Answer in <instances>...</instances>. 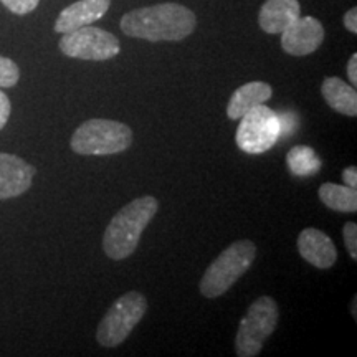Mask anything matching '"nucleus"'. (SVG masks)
<instances>
[{
    "label": "nucleus",
    "instance_id": "5",
    "mask_svg": "<svg viewBox=\"0 0 357 357\" xmlns=\"http://www.w3.org/2000/svg\"><path fill=\"white\" fill-rule=\"evenodd\" d=\"M280 310L273 298L260 296L250 305L247 316L240 321L235 337L238 357H255L261 352L266 339L278 326Z\"/></svg>",
    "mask_w": 357,
    "mask_h": 357
},
{
    "label": "nucleus",
    "instance_id": "20",
    "mask_svg": "<svg viewBox=\"0 0 357 357\" xmlns=\"http://www.w3.org/2000/svg\"><path fill=\"white\" fill-rule=\"evenodd\" d=\"M342 236H344V243L347 252L352 257V260H357V225L354 222H347L342 229Z\"/></svg>",
    "mask_w": 357,
    "mask_h": 357
},
{
    "label": "nucleus",
    "instance_id": "2",
    "mask_svg": "<svg viewBox=\"0 0 357 357\" xmlns=\"http://www.w3.org/2000/svg\"><path fill=\"white\" fill-rule=\"evenodd\" d=\"M159 211L158 199L153 195L134 199L132 202L111 218L102 235V250L114 261L124 260L136 252L142 231Z\"/></svg>",
    "mask_w": 357,
    "mask_h": 357
},
{
    "label": "nucleus",
    "instance_id": "7",
    "mask_svg": "<svg viewBox=\"0 0 357 357\" xmlns=\"http://www.w3.org/2000/svg\"><path fill=\"white\" fill-rule=\"evenodd\" d=\"M278 114L265 105H258L240 118L235 141L245 154H263L280 139Z\"/></svg>",
    "mask_w": 357,
    "mask_h": 357
},
{
    "label": "nucleus",
    "instance_id": "9",
    "mask_svg": "<svg viewBox=\"0 0 357 357\" xmlns=\"http://www.w3.org/2000/svg\"><path fill=\"white\" fill-rule=\"evenodd\" d=\"M324 42V26L314 17H298L281 32V47L293 56L311 55Z\"/></svg>",
    "mask_w": 357,
    "mask_h": 357
},
{
    "label": "nucleus",
    "instance_id": "8",
    "mask_svg": "<svg viewBox=\"0 0 357 357\" xmlns=\"http://www.w3.org/2000/svg\"><path fill=\"white\" fill-rule=\"evenodd\" d=\"M60 50L66 56L78 60L106 61L121 52V43L113 33L86 25L63 33L60 40Z\"/></svg>",
    "mask_w": 357,
    "mask_h": 357
},
{
    "label": "nucleus",
    "instance_id": "12",
    "mask_svg": "<svg viewBox=\"0 0 357 357\" xmlns=\"http://www.w3.org/2000/svg\"><path fill=\"white\" fill-rule=\"evenodd\" d=\"M111 6V0H78L60 12L55 22V32L66 33L71 30L95 24Z\"/></svg>",
    "mask_w": 357,
    "mask_h": 357
},
{
    "label": "nucleus",
    "instance_id": "15",
    "mask_svg": "<svg viewBox=\"0 0 357 357\" xmlns=\"http://www.w3.org/2000/svg\"><path fill=\"white\" fill-rule=\"evenodd\" d=\"M321 93H323L324 100L329 105V108H333L339 114L356 118L357 91L352 84L342 82V79L337 77H329L323 82Z\"/></svg>",
    "mask_w": 357,
    "mask_h": 357
},
{
    "label": "nucleus",
    "instance_id": "4",
    "mask_svg": "<svg viewBox=\"0 0 357 357\" xmlns=\"http://www.w3.org/2000/svg\"><path fill=\"white\" fill-rule=\"evenodd\" d=\"M132 131L124 123L113 119H88L71 136L73 153L82 155H111L129 149Z\"/></svg>",
    "mask_w": 357,
    "mask_h": 357
},
{
    "label": "nucleus",
    "instance_id": "6",
    "mask_svg": "<svg viewBox=\"0 0 357 357\" xmlns=\"http://www.w3.org/2000/svg\"><path fill=\"white\" fill-rule=\"evenodd\" d=\"M146 311L147 300L144 294L129 291L119 296L98 324V342L102 347L123 344L132 333V329L144 318Z\"/></svg>",
    "mask_w": 357,
    "mask_h": 357
},
{
    "label": "nucleus",
    "instance_id": "26",
    "mask_svg": "<svg viewBox=\"0 0 357 357\" xmlns=\"http://www.w3.org/2000/svg\"><path fill=\"white\" fill-rule=\"evenodd\" d=\"M356 298H354V300H352V316H354V319L357 318V312H356Z\"/></svg>",
    "mask_w": 357,
    "mask_h": 357
},
{
    "label": "nucleus",
    "instance_id": "22",
    "mask_svg": "<svg viewBox=\"0 0 357 357\" xmlns=\"http://www.w3.org/2000/svg\"><path fill=\"white\" fill-rule=\"evenodd\" d=\"M10 100H8V96L0 89V129H3V126L7 124L8 118H10Z\"/></svg>",
    "mask_w": 357,
    "mask_h": 357
},
{
    "label": "nucleus",
    "instance_id": "16",
    "mask_svg": "<svg viewBox=\"0 0 357 357\" xmlns=\"http://www.w3.org/2000/svg\"><path fill=\"white\" fill-rule=\"evenodd\" d=\"M319 200L326 207L336 212L354 213L357 211V192L347 185L326 182L319 187Z\"/></svg>",
    "mask_w": 357,
    "mask_h": 357
},
{
    "label": "nucleus",
    "instance_id": "23",
    "mask_svg": "<svg viewBox=\"0 0 357 357\" xmlns=\"http://www.w3.org/2000/svg\"><path fill=\"white\" fill-rule=\"evenodd\" d=\"M344 26L351 33H357V8L352 7L344 15Z\"/></svg>",
    "mask_w": 357,
    "mask_h": 357
},
{
    "label": "nucleus",
    "instance_id": "10",
    "mask_svg": "<svg viewBox=\"0 0 357 357\" xmlns=\"http://www.w3.org/2000/svg\"><path fill=\"white\" fill-rule=\"evenodd\" d=\"M35 176L30 166L15 154L0 153V200L19 197L30 189Z\"/></svg>",
    "mask_w": 357,
    "mask_h": 357
},
{
    "label": "nucleus",
    "instance_id": "3",
    "mask_svg": "<svg viewBox=\"0 0 357 357\" xmlns=\"http://www.w3.org/2000/svg\"><path fill=\"white\" fill-rule=\"evenodd\" d=\"M257 258V245L250 240L231 243L208 265L200 280V293L208 300L225 294L250 270Z\"/></svg>",
    "mask_w": 357,
    "mask_h": 357
},
{
    "label": "nucleus",
    "instance_id": "11",
    "mask_svg": "<svg viewBox=\"0 0 357 357\" xmlns=\"http://www.w3.org/2000/svg\"><path fill=\"white\" fill-rule=\"evenodd\" d=\"M298 250L303 260L319 270H328L337 260V250L331 236L311 227L303 230L298 236Z\"/></svg>",
    "mask_w": 357,
    "mask_h": 357
},
{
    "label": "nucleus",
    "instance_id": "17",
    "mask_svg": "<svg viewBox=\"0 0 357 357\" xmlns=\"http://www.w3.org/2000/svg\"><path fill=\"white\" fill-rule=\"evenodd\" d=\"M289 171L296 177L314 176L321 169V159L310 146H294L287 155Z\"/></svg>",
    "mask_w": 357,
    "mask_h": 357
},
{
    "label": "nucleus",
    "instance_id": "1",
    "mask_svg": "<svg viewBox=\"0 0 357 357\" xmlns=\"http://www.w3.org/2000/svg\"><path fill=\"white\" fill-rule=\"evenodd\" d=\"M194 12L181 3H158L128 12L121 19V30L128 37L149 42H178L195 30Z\"/></svg>",
    "mask_w": 357,
    "mask_h": 357
},
{
    "label": "nucleus",
    "instance_id": "25",
    "mask_svg": "<svg viewBox=\"0 0 357 357\" xmlns=\"http://www.w3.org/2000/svg\"><path fill=\"white\" fill-rule=\"evenodd\" d=\"M347 77H349L352 86H356L357 84V55L356 53L349 58V61H347Z\"/></svg>",
    "mask_w": 357,
    "mask_h": 357
},
{
    "label": "nucleus",
    "instance_id": "21",
    "mask_svg": "<svg viewBox=\"0 0 357 357\" xmlns=\"http://www.w3.org/2000/svg\"><path fill=\"white\" fill-rule=\"evenodd\" d=\"M278 121H280V136H291V134L296 131L298 128V118L293 113H283L278 114Z\"/></svg>",
    "mask_w": 357,
    "mask_h": 357
},
{
    "label": "nucleus",
    "instance_id": "18",
    "mask_svg": "<svg viewBox=\"0 0 357 357\" xmlns=\"http://www.w3.org/2000/svg\"><path fill=\"white\" fill-rule=\"evenodd\" d=\"M20 70L10 58L0 56V88H12L19 83Z\"/></svg>",
    "mask_w": 357,
    "mask_h": 357
},
{
    "label": "nucleus",
    "instance_id": "13",
    "mask_svg": "<svg viewBox=\"0 0 357 357\" xmlns=\"http://www.w3.org/2000/svg\"><path fill=\"white\" fill-rule=\"evenodd\" d=\"M301 15L298 0H266L261 6L258 24L263 32L275 35L281 33Z\"/></svg>",
    "mask_w": 357,
    "mask_h": 357
},
{
    "label": "nucleus",
    "instance_id": "14",
    "mask_svg": "<svg viewBox=\"0 0 357 357\" xmlns=\"http://www.w3.org/2000/svg\"><path fill=\"white\" fill-rule=\"evenodd\" d=\"M273 96V88L265 82H252L243 84L231 95L229 106H227V116L230 119H240L245 113L255 108L258 105H265Z\"/></svg>",
    "mask_w": 357,
    "mask_h": 357
},
{
    "label": "nucleus",
    "instance_id": "24",
    "mask_svg": "<svg viewBox=\"0 0 357 357\" xmlns=\"http://www.w3.org/2000/svg\"><path fill=\"white\" fill-rule=\"evenodd\" d=\"M342 181H344V185L356 189L357 187V169L354 166L346 167L344 171H342Z\"/></svg>",
    "mask_w": 357,
    "mask_h": 357
},
{
    "label": "nucleus",
    "instance_id": "19",
    "mask_svg": "<svg viewBox=\"0 0 357 357\" xmlns=\"http://www.w3.org/2000/svg\"><path fill=\"white\" fill-rule=\"evenodd\" d=\"M0 2L17 15H25V13L33 12L38 7L40 0H0Z\"/></svg>",
    "mask_w": 357,
    "mask_h": 357
}]
</instances>
